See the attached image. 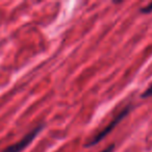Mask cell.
I'll return each mask as SVG.
<instances>
[{
	"label": "cell",
	"instance_id": "1",
	"mask_svg": "<svg viewBox=\"0 0 152 152\" xmlns=\"http://www.w3.org/2000/svg\"><path fill=\"white\" fill-rule=\"evenodd\" d=\"M131 110V106H126V107H124L122 110H121L120 113H119L118 115H117L116 117H115L114 119H113L112 121H110V123H108V125L106 127H104L103 129H102L101 131H99V132L97 133V134L95 135V137H93L92 140H90L89 143L87 144V147H91V146H95L96 144L99 143L101 140H103L104 137H106V135L108 134V133H110L113 130H114V128L117 126V125L119 124V123L121 122V121L123 120V119L125 118V117L127 116V115L129 114V112Z\"/></svg>",
	"mask_w": 152,
	"mask_h": 152
},
{
	"label": "cell",
	"instance_id": "2",
	"mask_svg": "<svg viewBox=\"0 0 152 152\" xmlns=\"http://www.w3.org/2000/svg\"><path fill=\"white\" fill-rule=\"evenodd\" d=\"M43 128H44V124H40L36 128L32 129L31 131H29L25 137H22L19 142H17V143L7 147L3 152H21L22 150H24L26 147H28L32 143V141L38 137L39 133L43 130Z\"/></svg>",
	"mask_w": 152,
	"mask_h": 152
},
{
	"label": "cell",
	"instance_id": "3",
	"mask_svg": "<svg viewBox=\"0 0 152 152\" xmlns=\"http://www.w3.org/2000/svg\"><path fill=\"white\" fill-rule=\"evenodd\" d=\"M148 97H152V85L147 90H145L144 93L142 94V98H148Z\"/></svg>",
	"mask_w": 152,
	"mask_h": 152
},
{
	"label": "cell",
	"instance_id": "4",
	"mask_svg": "<svg viewBox=\"0 0 152 152\" xmlns=\"http://www.w3.org/2000/svg\"><path fill=\"white\" fill-rule=\"evenodd\" d=\"M151 12H152V2H150L147 7H144L141 9V13H143V14H149V13H151Z\"/></svg>",
	"mask_w": 152,
	"mask_h": 152
},
{
	"label": "cell",
	"instance_id": "5",
	"mask_svg": "<svg viewBox=\"0 0 152 152\" xmlns=\"http://www.w3.org/2000/svg\"><path fill=\"white\" fill-rule=\"evenodd\" d=\"M114 148H115V145L113 144V145H110V146H108L107 148H105V149H103L102 151H100V152H113V150H114Z\"/></svg>",
	"mask_w": 152,
	"mask_h": 152
}]
</instances>
